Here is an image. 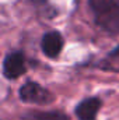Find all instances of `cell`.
<instances>
[{
    "instance_id": "7",
    "label": "cell",
    "mask_w": 119,
    "mask_h": 120,
    "mask_svg": "<svg viewBox=\"0 0 119 120\" xmlns=\"http://www.w3.org/2000/svg\"><path fill=\"white\" fill-rule=\"evenodd\" d=\"M109 57H112V59H119V46H116V48L109 53Z\"/></svg>"
},
{
    "instance_id": "2",
    "label": "cell",
    "mask_w": 119,
    "mask_h": 120,
    "mask_svg": "<svg viewBox=\"0 0 119 120\" xmlns=\"http://www.w3.org/2000/svg\"><path fill=\"white\" fill-rule=\"evenodd\" d=\"M18 96L25 103H38V105H48L55 99L49 91L35 81H27L24 85H21L18 91Z\"/></svg>"
},
{
    "instance_id": "1",
    "label": "cell",
    "mask_w": 119,
    "mask_h": 120,
    "mask_svg": "<svg viewBox=\"0 0 119 120\" xmlns=\"http://www.w3.org/2000/svg\"><path fill=\"white\" fill-rule=\"evenodd\" d=\"M95 22L109 34H119L118 0H88Z\"/></svg>"
},
{
    "instance_id": "5",
    "label": "cell",
    "mask_w": 119,
    "mask_h": 120,
    "mask_svg": "<svg viewBox=\"0 0 119 120\" xmlns=\"http://www.w3.org/2000/svg\"><path fill=\"white\" fill-rule=\"evenodd\" d=\"M99 108L101 101L98 98H87L76 106L74 113L79 120H95Z\"/></svg>"
},
{
    "instance_id": "3",
    "label": "cell",
    "mask_w": 119,
    "mask_h": 120,
    "mask_svg": "<svg viewBox=\"0 0 119 120\" xmlns=\"http://www.w3.org/2000/svg\"><path fill=\"white\" fill-rule=\"evenodd\" d=\"M27 70V60L23 52H11L3 60V74L8 80L21 77Z\"/></svg>"
},
{
    "instance_id": "4",
    "label": "cell",
    "mask_w": 119,
    "mask_h": 120,
    "mask_svg": "<svg viewBox=\"0 0 119 120\" xmlns=\"http://www.w3.org/2000/svg\"><path fill=\"white\" fill-rule=\"evenodd\" d=\"M41 48L42 52L45 53V56H48L49 59H55L58 57L62 52L63 48V38L58 31H51L46 32L41 41Z\"/></svg>"
},
{
    "instance_id": "6",
    "label": "cell",
    "mask_w": 119,
    "mask_h": 120,
    "mask_svg": "<svg viewBox=\"0 0 119 120\" xmlns=\"http://www.w3.org/2000/svg\"><path fill=\"white\" fill-rule=\"evenodd\" d=\"M23 120H70L63 112L51 110V112H31L24 116Z\"/></svg>"
}]
</instances>
